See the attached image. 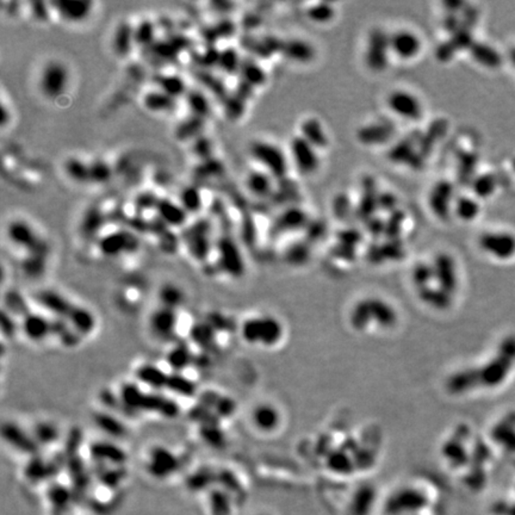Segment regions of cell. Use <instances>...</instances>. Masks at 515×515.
<instances>
[{"label": "cell", "instance_id": "6da1fadb", "mask_svg": "<svg viewBox=\"0 0 515 515\" xmlns=\"http://www.w3.org/2000/svg\"><path fill=\"white\" fill-rule=\"evenodd\" d=\"M283 333L278 320L272 316L258 315L245 320L241 326V337L250 345L260 347L274 346Z\"/></svg>", "mask_w": 515, "mask_h": 515}, {"label": "cell", "instance_id": "7a4b0ae2", "mask_svg": "<svg viewBox=\"0 0 515 515\" xmlns=\"http://www.w3.org/2000/svg\"><path fill=\"white\" fill-rule=\"evenodd\" d=\"M121 400L127 406L132 407L134 411L158 413L165 416H176L178 407L167 398L158 396L155 394H147L135 385H123L121 390Z\"/></svg>", "mask_w": 515, "mask_h": 515}, {"label": "cell", "instance_id": "3957f363", "mask_svg": "<svg viewBox=\"0 0 515 515\" xmlns=\"http://www.w3.org/2000/svg\"><path fill=\"white\" fill-rule=\"evenodd\" d=\"M250 154L274 179L285 177L289 171V154L274 142L258 140L250 147Z\"/></svg>", "mask_w": 515, "mask_h": 515}, {"label": "cell", "instance_id": "277c9868", "mask_svg": "<svg viewBox=\"0 0 515 515\" xmlns=\"http://www.w3.org/2000/svg\"><path fill=\"white\" fill-rule=\"evenodd\" d=\"M69 80V67L59 60H51L42 69L38 87L43 96L51 101H56L67 91Z\"/></svg>", "mask_w": 515, "mask_h": 515}, {"label": "cell", "instance_id": "5b68a950", "mask_svg": "<svg viewBox=\"0 0 515 515\" xmlns=\"http://www.w3.org/2000/svg\"><path fill=\"white\" fill-rule=\"evenodd\" d=\"M385 103L394 116L407 122H418L424 117V103L414 92L395 88L389 92Z\"/></svg>", "mask_w": 515, "mask_h": 515}, {"label": "cell", "instance_id": "8992f818", "mask_svg": "<svg viewBox=\"0 0 515 515\" xmlns=\"http://www.w3.org/2000/svg\"><path fill=\"white\" fill-rule=\"evenodd\" d=\"M6 234L14 246L23 250L27 254H46V243L27 221L12 219L6 228Z\"/></svg>", "mask_w": 515, "mask_h": 515}, {"label": "cell", "instance_id": "52a82bcc", "mask_svg": "<svg viewBox=\"0 0 515 515\" xmlns=\"http://www.w3.org/2000/svg\"><path fill=\"white\" fill-rule=\"evenodd\" d=\"M289 158L297 171L303 176L316 173L321 166L319 149L301 135H297L290 141Z\"/></svg>", "mask_w": 515, "mask_h": 515}, {"label": "cell", "instance_id": "ba28073f", "mask_svg": "<svg viewBox=\"0 0 515 515\" xmlns=\"http://www.w3.org/2000/svg\"><path fill=\"white\" fill-rule=\"evenodd\" d=\"M479 246L492 259L506 261L515 256V235L506 230L484 232L479 237Z\"/></svg>", "mask_w": 515, "mask_h": 515}, {"label": "cell", "instance_id": "9c48e42d", "mask_svg": "<svg viewBox=\"0 0 515 515\" xmlns=\"http://www.w3.org/2000/svg\"><path fill=\"white\" fill-rule=\"evenodd\" d=\"M392 56L402 61L416 59L424 49V42L418 32L411 29H398L389 35Z\"/></svg>", "mask_w": 515, "mask_h": 515}, {"label": "cell", "instance_id": "30bf717a", "mask_svg": "<svg viewBox=\"0 0 515 515\" xmlns=\"http://www.w3.org/2000/svg\"><path fill=\"white\" fill-rule=\"evenodd\" d=\"M389 55L392 56L389 45V35L379 30L371 32L365 53L366 64H369L370 69L376 72H383L389 62Z\"/></svg>", "mask_w": 515, "mask_h": 515}, {"label": "cell", "instance_id": "8fae6325", "mask_svg": "<svg viewBox=\"0 0 515 515\" xmlns=\"http://www.w3.org/2000/svg\"><path fill=\"white\" fill-rule=\"evenodd\" d=\"M513 361H512L505 355L499 353V356L488 361L479 372L476 371L479 383L488 387H497L503 383L511 371Z\"/></svg>", "mask_w": 515, "mask_h": 515}, {"label": "cell", "instance_id": "7c38bea8", "mask_svg": "<svg viewBox=\"0 0 515 515\" xmlns=\"http://www.w3.org/2000/svg\"><path fill=\"white\" fill-rule=\"evenodd\" d=\"M456 196L451 182L442 180L434 185L429 197L431 210L440 219H445L448 213L453 211Z\"/></svg>", "mask_w": 515, "mask_h": 515}, {"label": "cell", "instance_id": "4fadbf2b", "mask_svg": "<svg viewBox=\"0 0 515 515\" xmlns=\"http://www.w3.org/2000/svg\"><path fill=\"white\" fill-rule=\"evenodd\" d=\"M51 6H54L55 12L59 14L60 19L69 23H82L91 16L93 3L84 0H64L51 3Z\"/></svg>", "mask_w": 515, "mask_h": 515}, {"label": "cell", "instance_id": "5bb4252c", "mask_svg": "<svg viewBox=\"0 0 515 515\" xmlns=\"http://www.w3.org/2000/svg\"><path fill=\"white\" fill-rule=\"evenodd\" d=\"M155 209L159 215L160 219L167 226L182 227L187 222L189 214L180 203L164 198V200H159V203Z\"/></svg>", "mask_w": 515, "mask_h": 515}, {"label": "cell", "instance_id": "9a60e30c", "mask_svg": "<svg viewBox=\"0 0 515 515\" xmlns=\"http://www.w3.org/2000/svg\"><path fill=\"white\" fill-rule=\"evenodd\" d=\"M209 228L204 222H198L192 227L187 237L189 247L195 259H206L210 248Z\"/></svg>", "mask_w": 515, "mask_h": 515}, {"label": "cell", "instance_id": "2e32d148", "mask_svg": "<svg viewBox=\"0 0 515 515\" xmlns=\"http://www.w3.org/2000/svg\"><path fill=\"white\" fill-rule=\"evenodd\" d=\"M135 27L123 21L115 29L112 37V49L119 56H127L135 46Z\"/></svg>", "mask_w": 515, "mask_h": 515}, {"label": "cell", "instance_id": "e0dca14e", "mask_svg": "<svg viewBox=\"0 0 515 515\" xmlns=\"http://www.w3.org/2000/svg\"><path fill=\"white\" fill-rule=\"evenodd\" d=\"M274 179L265 171H252L247 176L246 187L254 196H270L274 192Z\"/></svg>", "mask_w": 515, "mask_h": 515}, {"label": "cell", "instance_id": "ac0fdd59", "mask_svg": "<svg viewBox=\"0 0 515 515\" xmlns=\"http://www.w3.org/2000/svg\"><path fill=\"white\" fill-rule=\"evenodd\" d=\"M301 132L300 135L304 137L307 141L310 142L318 149L328 146V135L319 119H308L304 121L302 124Z\"/></svg>", "mask_w": 515, "mask_h": 515}, {"label": "cell", "instance_id": "d6986e66", "mask_svg": "<svg viewBox=\"0 0 515 515\" xmlns=\"http://www.w3.org/2000/svg\"><path fill=\"white\" fill-rule=\"evenodd\" d=\"M252 421L256 429L267 432L278 426V411L270 405H260L253 409Z\"/></svg>", "mask_w": 515, "mask_h": 515}, {"label": "cell", "instance_id": "ffe728a7", "mask_svg": "<svg viewBox=\"0 0 515 515\" xmlns=\"http://www.w3.org/2000/svg\"><path fill=\"white\" fill-rule=\"evenodd\" d=\"M453 214L464 222H471L479 217L481 206L479 200L471 196H457L453 204Z\"/></svg>", "mask_w": 515, "mask_h": 515}, {"label": "cell", "instance_id": "44dd1931", "mask_svg": "<svg viewBox=\"0 0 515 515\" xmlns=\"http://www.w3.org/2000/svg\"><path fill=\"white\" fill-rule=\"evenodd\" d=\"M64 171L71 180L77 184L91 182L90 176V164L77 156H71L64 163Z\"/></svg>", "mask_w": 515, "mask_h": 515}, {"label": "cell", "instance_id": "7402d4cb", "mask_svg": "<svg viewBox=\"0 0 515 515\" xmlns=\"http://www.w3.org/2000/svg\"><path fill=\"white\" fill-rule=\"evenodd\" d=\"M284 51L287 53L289 59L298 64H308L314 60V47L307 41H302L297 38L287 41L284 46Z\"/></svg>", "mask_w": 515, "mask_h": 515}, {"label": "cell", "instance_id": "603a6c76", "mask_svg": "<svg viewBox=\"0 0 515 515\" xmlns=\"http://www.w3.org/2000/svg\"><path fill=\"white\" fill-rule=\"evenodd\" d=\"M176 101L172 97L166 95L165 92L152 91L148 92L145 98H143V104L145 108L149 110L152 112H169L176 108Z\"/></svg>", "mask_w": 515, "mask_h": 515}, {"label": "cell", "instance_id": "cb8c5ba5", "mask_svg": "<svg viewBox=\"0 0 515 515\" xmlns=\"http://www.w3.org/2000/svg\"><path fill=\"white\" fill-rule=\"evenodd\" d=\"M49 331H51V324L48 322V319H45L40 315H29L24 321V332L27 334V337L32 340L41 342L43 339L48 337Z\"/></svg>", "mask_w": 515, "mask_h": 515}, {"label": "cell", "instance_id": "d4e9b609", "mask_svg": "<svg viewBox=\"0 0 515 515\" xmlns=\"http://www.w3.org/2000/svg\"><path fill=\"white\" fill-rule=\"evenodd\" d=\"M159 87L160 91L165 92L166 95H169L174 99H178L179 97L187 93L185 82L182 77L176 74L160 77Z\"/></svg>", "mask_w": 515, "mask_h": 515}, {"label": "cell", "instance_id": "484cf974", "mask_svg": "<svg viewBox=\"0 0 515 515\" xmlns=\"http://www.w3.org/2000/svg\"><path fill=\"white\" fill-rule=\"evenodd\" d=\"M187 101L192 116L204 119L210 112V104L202 92L189 91L187 93Z\"/></svg>", "mask_w": 515, "mask_h": 515}, {"label": "cell", "instance_id": "4316f807", "mask_svg": "<svg viewBox=\"0 0 515 515\" xmlns=\"http://www.w3.org/2000/svg\"><path fill=\"white\" fill-rule=\"evenodd\" d=\"M179 203L182 204V208L187 210V214H196L203 206L202 203L201 191L196 187H185L180 192V198Z\"/></svg>", "mask_w": 515, "mask_h": 515}, {"label": "cell", "instance_id": "83f0119b", "mask_svg": "<svg viewBox=\"0 0 515 515\" xmlns=\"http://www.w3.org/2000/svg\"><path fill=\"white\" fill-rule=\"evenodd\" d=\"M243 80L246 82L247 86L254 87L258 85L264 84L266 80L264 69L260 67L259 64H254L253 61H243L240 69Z\"/></svg>", "mask_w": 515, "mask_h": 515}, {"label": "cell", "instance_id": "f1b7e54d", "mask_svg": "<svg viewBox=\"0 0 515 515\" xmlns=\"http://www.w3.org/2000/svg\"><path fill=\"white\" fill-rule=\"evenodd\" d=\"M307 16L314 23L327 24L332 22L335 17V9L333 5L328 3L314 4L307 11Z\"/></svg>", "mask_w": 515, "mask_h": 515}, {"label": "cell", "instance_id": "f546056e", "mask_svg": "<svg viewBox=\"0 0 515 515\" xmlns=\"http://www.w3.org/2000/svg\"><path fill=\"white\" fill-rule=\"evenodd\" d=\"M128 235L125 232H112L101 241V250L108 254H117L119 252L125 250V247H128Z\"/></svg>", "mask_w": 515, "mask_h": 515}, {"label": "cell", "instance_id": "4dcf8cb0", "mask_svg": "<svg viewBox=\"0 0 515 515\" xmlns=\"http://www.w3.org/2000/svg\"><path fill=\"white\" fill-rule=\"evenodd\" d=\"M90 176H91L92 184H106L112 177V169L109 165L101 161L95 160L90 163Z\"/></svg>", "mask_w": 515, "mask_h": 515}, {"label": "cell", "instance_id": "1f68e13d", "mask_svg": "<svg viewBox=\"0 0 515 515\" xmlns=\"http://www.w3.org/2000/svg\"><path fill=\"white\" fill-rule=\"evenodd\" d=\"M155 27L149 21H143L135 27V42L136 45L147 46L154 42Z\"/></svg>", "mask_w": 515, "mask_h": 515}, {"label": "cell", "instance_id": "d6a6232c", "mask_svg": "<svg viewBox=\"0 0 515 515\" xmlns=\"http://www.w3.org/2000/svg\"><path fill=\"white\" fill-rule=\"evenodd\" d=\"M241 64L242 62L239 59L237 51H232V49H228V51L219 54V64L221 66V69L226 72H228V73H234L237 71H240Z\"/></svg>", "mask_w": 515, "mask_h": 515}, {"label": "cell", "instance_id": "836d02e7", "mask_svg": "<svg viewBox=\"0 0 515 515\" xmlns=\"http://www.w3.org/2000/svg\"><path fill=\"white\" fill-rule=\"evenodd\" d=\"M474 56L479 64H487V66H495L500 61V56L496 51H492V47L488 46L477 47L475 49Z\"/></svg>", "mask_w": 515, "mask_h": 515}, {"label": "cell", "instance_id": "e575fe53", "mask_svg": "<svg viewBox=\"0 0 515 515\" xmlns=\"http://www.w3.org/2000/svg\"><path fill=\"white\" fill-rule=\"evenodd\" d=\"M494 185L492 179L489 178V176H486L483 178H479V182H475V193L476 196H489L492 193V187Z\"/></svg>", "mask_w": 515, "mask_h": 515}, {"label": "cell", "instance_id": "d590c367", "mask_svg": "<svg viewBox=\"0 0 515 515\" xmlns=\"http://www.w3.org/2000/svg\"><path fill=\"white\" fill-rule=\"evenodd\" d=\"M511 60L513 61V64H515V49H513L511 53Z\"/></svg>", "mask_w": 515, "mask_h": 515}]
</instances>
